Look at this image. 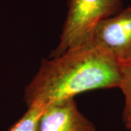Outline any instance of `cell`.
Returning a JSON list of instances; mask_svg holds the SVG:
<instances>
[{
	"mask_svg": "<svg viewBox=\"0 0 131 131\" xmlns=\"http://www.w3.org/2000/svg\"><path fill=\"white\" fill-rule=\"evenodd\" d=\"M120 65L103 50L87 43L43 59L24 91L27 106H45L86 91L119 88Z\"/></svg>",
	"mask_w": 131,
	"mask_h": 131,
	"instance_id": "6da1fadb",
	"label": "cell"
},
{
	"mask_svg": "<svg viewBox=\"0 0 131 131\" xmlns=\"http://www.w3.org/2000/svg\"><path fill=\"white\" fill-rule=\"evenodd\" d=\"M122 0H68V11L60 42L50 56L55 58L69 49L88 43L97 24L119 13Z\"/></svg>",
	"mask_w": 131,
	"mask_h": 131,
	"instance_id": "7a4b0ae2",
	"label": "cell"
},
{
	"mask_svg": "<svg viewBox=\"0 0 131 131\" xmlns=\"http://www.w3.org/2000/svg\"><path fill=\"white\" fill-rule=\"evenodd\" d=\"M89 44L99 47L120 66L131 61V6L101 20Z\"/></svg>",
	"mask_w": 131,
	"mask_h": 131,
	"instance_id": "3957f363",
	"label": "cell"
},
{
	"mask_svg": "<svg viewBox=\"0 0 131 131\" xmlns=\"http://www.w3.org/2000/svg\"><path fill=\"white\" fill-rule=\"evenodd\" d=\"M39 131H97L94 124L78 109L74 98L59 101L47 106Z\"/></svg>",
	"mask_w": 131,
	"mask_h": 131,
	"instance_id": "277c9868",
	"label": "cell"
},
{
	"mask_svg": "<svg viewBox=\"0 0 131 131\" xmlns=\"http://www.w3.org/2000/svg\"><path fill=\"white\" fill-rule=\"evenodd\" d=\"M46 107L41 103L28 106L27 111L7 131H39L40 119Z\"/></svg>",
	"mask_w": 131,
	"mask_h": 131,
	"instance_id": "5b68a950",
	"label": "cell"
},
{
	"mask_svg": "<svg viewBox=\"0 0 131 131\" xmlns=\"http://www.w3.org/2000/svg\"><path fill=\"white\" fill-rule=\"evenodd\" d=\"M121 81L119 89L125 97V105L131 103V61L126 64L120 66Z\"/></svg>",
	"mask_w": 131,
	"mask_h": 131,
	"instance_id": "8992f818",
	"label": "cell"
},
{
	"mask_svg": "<svg viewBox=\"0 0 131 131\" xmlns=\"http://www.w3.org/2000/svg\"><path fill=\"white\" fill-rule=\"evenodd\" d=\"M122 122L126 129L131 131V103L125 105L122 112Z\"/></svg>",
	"mask_w": 131,
	"mask_h": 131,
	"instance_id": "52a82bcc",
	"label": "cell"
}]
</instances>
